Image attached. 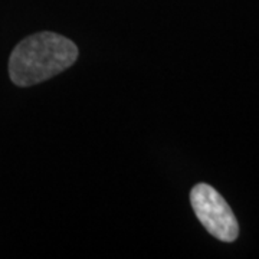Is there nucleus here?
Wrapping results in <instances>:
<instances>
[{"mask_svg": "<svg viewBox=\"0 0 259 259\" xmlns=\"http://www.w3.org/2000/svg\"><path fill=\"white\" fill-rule=\"evenodd\" d=\"M190 203L197 219L212 236L222 242H233L239 235V225L231 206L216 189L199 183L190 192Z\"/></svg>", "mask_w": 259, "mask_h": 259, "instance_id": "2", "label": "nucleus"}, {"mask_svg": "<svg viewBox=\"0 0 259 259\" xmlns=\"http://www.w3.org/2000/svg\"><path fill=\"white\" fill-rule=\"evenodd\" d=\"M78 58V48L68 37L40 32L18 44L9 59V75L18 87L44 82L69 68Z\"/></svg>", "mask_w": 259, "mask_h": 259, "instance_id": "1", "label": "nucleus"}]
</instances>
